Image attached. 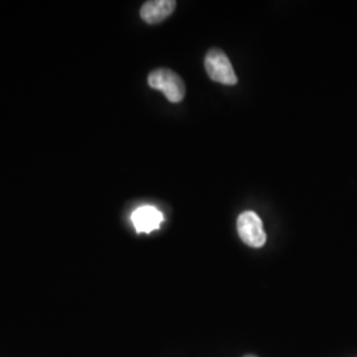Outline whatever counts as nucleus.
Listing matches in <instances>:
<instances>
[{
    "label": "nucleus",
    "instance_id": "6",
    "mask_svg": "<svg viewBox=\"0 0 357 357\" xmlns=\"http://www.w3.org/2000/svg\"><path fill=\"white\" fill-rule=\"evenodd\" d=\"M245 357H257V356H252V355H248V356H245Z\"/></svg>",
    "mask_w": 357,
    "mask_h": 357
},
{
    "label": "nucleus",
    "instance_id": "5",
    "mask_svg": "<svg viewBox=\"0 0 357 357\" xmlns=\"http://www.w3.org/2000/svg\"><path fill=\"white\" fill-rule=\"evenodd\" d=\"M131 220L138 233H150L160 227L163 222V213L155 206L144 205L132 213Z\"/></svg>",
    "mask_w": 357,
    "mask_h": 357
},
{
    "label": "nucleus",
    "instance_id": "2",
    "mask_svg": "<svg viewBox=\"0 0 357 357\" xmlns=\"http://www.w3.org/2000/svg\"><path fill=\"white\" fill-rule=\"evenodd\" d=\"M205 69L208 76L213 81L224 85H236L237 76L231 66L228 56L221 51L213 48L205 56Z\"/></svg>",
    "mask_w": 357,
    "mask_h": 357
},
{
    "label": "nucleus",
    "instance_id": "1",
    "mask_svg": "<svg viewBox=\"0 0 357 357\" xmlns=\"http://www.w3.org/2000/svg\"><path fill=\"white\" fill-rule=\"evenodd\" d=\"M149 85L153 89L163 91L169 102H180L185 96L183 79L169 69H156L151 72L149 76Z\"/></svg>",
    "mask_w": 357,
    "mask_h": 357
},
{
    "label": "nucleus",
    "instance_id": "3",
    "mask_svg": "<svg viewBox=\"0 0 357 357\" xmlns=\"http://www.w3.org/2000/svg\"><path fill=\"white\" fill-rule=\"evenodd\" d=\"M238 236L243 243L252 248H261L266 243V233L261 218L255 212H243L237 221Z\"/></svg>",
    "mask_w": 357,
    "mask_h": 357
},
{
    "label": "nucleus",
    "instance_id": "4",
    "mask_svg": "<svg viewBox=\"0 0 357 357\" xmlns=\"http://www.w3.org/2000/svg\"><path fill=\"white\" fill-rule=\"evenodd\" d=\"M176 8L175 0H153L142 6L141 17L149 24H158L166 20Z\"/></svg>",
    "mask_w": 357,
    "mask_h": 357
}]
</instances>
